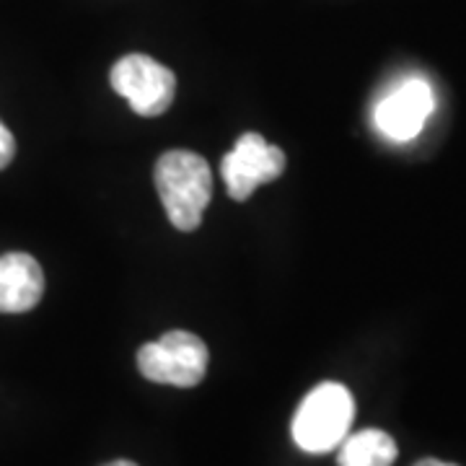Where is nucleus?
<instances>
[{
    "label": "nucleus",
    "mask_w": 466,
    "mask_h": 466,
    "mask_svg": "<svg viewBox=\"0 0 466 466\" xmlns=\"http://www.w3.org/2000/svg\"><path fill=\"white\" fill-rule=\"evenodd\" d=\"M156 189L174 228H200L202 213L213 200L210 164L192 150H167L156 164Z\"/></svg>",
    "instance_id": "nucleus-1"
},
{
    "label": "nucleus",
    "mask_w": 466,
    "mask_h": 466,
    "mask_svg": "<svg viewBox=\"0 0 466 466\" xmlns=\"http://www.w3.org/2000/svg\"><path fill=\"white\" fill-rule=\"evenodd\" d=\"M14 156H16V140H14L11 130L0 122V168L8 167L14 161Z\"/></svg>",
    "instance_id": "nucleus-9"
},
{
    "label": "nucleus",
    "mask_w": 466,
    "mask_h": 466,
    "mask_svg": "<svg viewBox=\"0 0 466 466\" xmlns=\"http://www.w3.org/2000/svg\"><path fill=\"white\" fill-rule=\"evenodd\" d=\"M415 466H459V464H449V461H438V459H422V461H417Z\"/></svg>",
    "instance_id": "nucleus-10"
},
{
    "label": "nucleus",
    "mask_w": 466,
    "mask_h": 466,
    "mask_svg": "<svg viewBox=\"0 0 466 466\" xmlns=\"http://www.w3.org/2000/svg\"><path fill=\"white\" fill-rule=\"evenodd\" d=\"M104 466H137L135 461H127V459H119V461H109V464Z\"/></svg>",
    "instance_id": "nucleus-11"
},
{
    "label": "nucleus",
    "mask_w": 466,
    "mask_h": 466,
    "mask_svg": "<svg viewBox=\"0 0 466 466\" xmlns=\"http://www.w3.org/2000/svg\"><path fill=\"white\" fill-rule=\"evenodd\" d=\"M397 441L383 431H360L339 443V466H391L397 461Z\"/></svg>",
    "instance_id": "nucleus-8"
},
{
    "label": "nucleus",
    "mask_w": 466,
    "mask_h": 466,
    "mask_svg": "<svg viewBox=\"0 0 466 466\" xmlns=\"http://www.w3.org/2000/svg\"><path fill=\"white\" fill-rule=\"evenodd\" d=\"M355 417V401L348 386L334 381L319 383L306 394L293 415L290 433L300 451L306 453H329L345 438Z\"/></svg>",
    "instance_id": "nucleus-2"
},
{
    "label": "nucleus",
    "mask_w": 466,
    "mask_h": 466,
    "mask_svg": "<svg viewBox=\"0 0 466 466\" xmlns=\"http://www.w3.org/2000/svg\"><path fill=\"white\" fill-rule=\"evenodd\" d=\"M433 91L422 78H407L391 88L376 106V125L391 140H412L420 135L425 119L433 115Z\"/></svg>",
    "instance_id": "nucleus-6"
},
{
    "label": "nucleus",
    "mask_w": 466,
    "mask_h": 466,
    "mask_svg": "<svg viewBox=\"0 0 466 466\" xmlns=\"http://www.w3.org/2000/svg\"><path fill=\"white\" fill-rule=\"evenodd\" d=\"M45 293V272L32 254L8 251L0 257V314L32 311Z\"/></svg>",
    "instance_id": "nucleus-7"
},
{
    "label": "nucleus",
    "mask_w": 466,
    "mask_h": 466,
    "mask_svg": "<svg viewBox=\"0 0 466 466\" xmlns=\"http://www.w3.org/2000/svg\"><path fill=\"white\" fill-rule=\"evenodd\" d=\"M283 171L285 153L278 146H269L259 133L241 135L220 164L228 198L236 202L249 200L257 187L275 182Z\"/></svg>",
    "instance_id": "nucleus-5"
},
{
    "label": "nucleus",
    "mask_w": 466,
    "mask_h": 466,
    "mask_svg": "<svg viewBox=\"0 0 466 466\" xmlns=\"http://www.w3.org/2000/svg\"><path fill=\"white\" fill-rule=\"evenodd\" d=\"M109 84L140 116L164 115L177 94L174 73L148 55H125L116 60Z\"/></svg>",
    "instance_id": "nucleus-4"
},
{
    "label": "nucleus",
    "mask_w": 466,
    "mask_h": 466,
    "mask_svg": "<svg viewBox=\"0 0 466 466\" xmlns=\"http://www.w3.org/2000/svg\"><path fill=\"white\" fill-rule=\"evenodd\" d=\"M210 352L198 334L174 329L161 339L143 345L137 352L140 373L153 383L189 389L205 379Z\"/></svg>",
    "instance_id": "nucleus-3"
}]
</instances>
